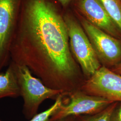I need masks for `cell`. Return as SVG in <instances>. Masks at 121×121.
Listing matches in <instances>:
<instances>
[{
	"instance_id": "15",
	"label": "cell",
	"mask_w": 121,
	"mask_h": 121,
	"mask_svg": "<svg viewBox=\"0 0 121 121\" xmlns=\"http://www.w3.org/2000/svg\"><path fill=\"white\" fill-rule=\"evenodd\" d=\"M56 121H77V117L74 116L67 117Z\"/></svg>"
},
{
	"instance_id": "12",
	"label": "cell",
	"mask_w": 121,
	"mask_h": 121,
	"mask_svg": "<svg viewBox=\"0 0 121 121\" xmlns=\"http://www.w3.org/2000/svg\"><path fill=\"white\" fill-rule=\"evenodd\" d=\"M64 93L58 95L54 103L49 108L42 112L36 114L28 121H49L51 117L59 108L63 101Z\"/></svg>"
},
{
	"instance_id": "8",
	"label": "cell",
	"mask_w": 121,
	"mask_h": 121,
	"mask_svg": "<svg viewBox=\"0 0 121 121\" xmlns=\"http://www.w3.org/2000/svg\"><path fill=\"white\" fill-rule=\"evenodd\" d=\"M75 5L81 16L87 21L117 39H121V31L100 0H75Z\"/></svg>"
},
{
	"instance_id": "5",
	"label": "cell",
	"mask_w": 121,
	"mask_h": 121,
	"mask_svg": "<svg viewBox=\"0 0 121 121\" xmlns=\"http://www.w3.org/2000/svg\"><path fill=\"white\" fill-rule=\"evenodd\" d=\"M68 93L69 100L65 102L63 99L62 104L49 121H57L71 116L95 114L113 103L105 98L90 95L82 91L75 90Z\"/></svg>"
},
{
	"instance_id": "1",
	"label": "cell",
	"mask_w": 121,
	"mask_h": 121,
	"mask_svg": "<svg viewBox=\"0 0 121 121\" xmlns=\"http://www.w3.org/2000/svg\"><path fill=\"white\" fill-rule=\"evenodd\" d=\"M9 57L52 89L69 92L81 82L64 17L53 0H22Z\"/></svg>"
},
{
	"instance_id": "7",
	"label": "cell",
	"mask_w": 121,
	"mask_h": 121,
	"mask_svg": "<svg viewBox=\"0 0 121 121\" xmlns=\"http://www.w3.org/2000/svg\"><path fill=\"white\" fill-rule=\"evenodd\" d=\"M22 0H0V70L7 64L9 47Z\"/></svg>"
},
{
	"instance_id": "9",
	"label": "cell",
	"mask_w": 121,
	"mask_h": 121,
	"mask_svg": "<svg viewBox=\"0 0 121 121\" xmlns=\"http://www.w3.org/2000/svg\"><path fill=\"white\" fill-rule=\"evenodd\" d=\"M20 96L14 63L11 61L7 69L0 73V99Z\"/></svg>"
},
{
	"instance_id": "14",
	"label": "cell",
	"mask_w": 121,
	"mask_h": 121,
	"mask_svg": "<svg viewBox=\"0 0 121 121\" xmlns=\"http://www.w3.org/2000/svg\"><path fill=\"white\" fill-rule=\"evenodd\" d=\"M111 70L115 73L121 74V61L117 65L113 67Z\"/></svg>"
},
{
	"instance_id": "11",
	"label": "cell",
	"mask_w": 121,
	"mask_h": 121,
	"mask_svg": "<svg viewBox=\"0 0 121 121\" xmlns=\"http://www.w3.org/2000/svg\"><path fill=\"white\" fill-rule=\"evenodd\" d=\"M117 104V102H113L103 110L95 114L77 116V121H111L112 113Z\"/></svg>"
},
{
	"instance_id": "10",
	"label": "cell",
	"mask_w": 121,
	"mask_h": 121,
	"mask_svg": "<svg viewBox=\"0 0 121 121\" xmlns=\"http://www.w3.org/2000/svg\"><path fill=\"white\" fill-rule=\"evenodd\" d=\"M109 17L121 32V0H100Z\"/></svg>"
},
{
	"instance_id": "6",
	"label": "cell",
	"mask_w": 121,
	"mask_h": 121,
	"mask_svg": "<svg viewBox=\"0 0 121 121\" xmlns=\"http://www.w3.org/2000/svg\"><path fill=\"white\" fill-rule=\"evenodd\" d=\"M83 92L103 97L112 102H121V74L102 65L81 86Z\"/></svg>"
},
{
	"instance_id": "16",
	"label": "cell",
	"mask_w": 121,
	"mask_h": 121,
	"mask_svg": "<svg viewBox=\"0 0 121 121\" xmlns=\"http://www.w3.org/2000/svg\"><path fill=\"white\" fill-rule=\"evenodd\" d=\"M58 1L60 3V4L63 7H66L68 4H69V2L71 0H58Z\"/></svg>"
},
{
	"instance_id": "2",
	"label": "cell",
	"mask_w": 121,
	"mask_h": 121,
	"mask_svg": "<svg viewBox=\"0 0 121 121\" xmlns=\"http://www.w3.org/2000/svg\"><path fill=\"white\" fill-rule=\"evenodd\" d=\"M14 64L20 96L23 100L22 112L29 120L37 114L40 105L45 100L56 99L64 92L46 86L39 78L33 76L25 65Z\"/></svg>"
},
{
	"instance_id": "3",
	"label": "cell",
	"mask_w": 121,
	"mask_h": 121,
	"mask_svg": "<svg viewBox=\"0 0 121 121\" xmlns=\"http://www.w3.org/2000/svg\"><path fill=\"white\" fill-rule=\"evenodd\" d=\"M69 39L70 49L83 73L90 78L102 66L82 26L72 16L64 17Z\"/></svg>"
},
{
	"instance_id": "17",
	"label": "cell",
	"mask_w": 121,
	"mask_h": 121,
	"mask_svg": "<svg viewBox=\"0 0 121 121\" xmlns=\"http://www.w3.org/2000/svg\"><path fill=\"white\" fill-rule=\"evenodd\" d=\"M0 121H1V120H0Z\"/></svg>"
},
{
	"instance_id": "13",
	"label": "cell",
	"mask_w": 121,
	"mask_h": 121,
	"mask_svg": "<svg viewBox=\"0 0 121 121\" xmlns=\"http://www.w3.org/2000/svg\"><path fill=\"white\" fill-rule=\"evenodd\" d=\"M111 121H121V102L117 104L114 110L111 117Z\"/></svg>"
},
{
	"instance_id": "4",
	"label": "cell",
	"mask_w": 121,
	"mask_h": 121,
	"mask_svg": "<svg viewBox=\"0 0 121 121\" xmlns=\"http://www.w3.org/2000/svg\"><path fill=\"white\" fill-rule=\"evenodd\" d=\"M81 25L102 65L114 67L121 61V41L80 16Z\"/></svg>"
}]
</instances>
